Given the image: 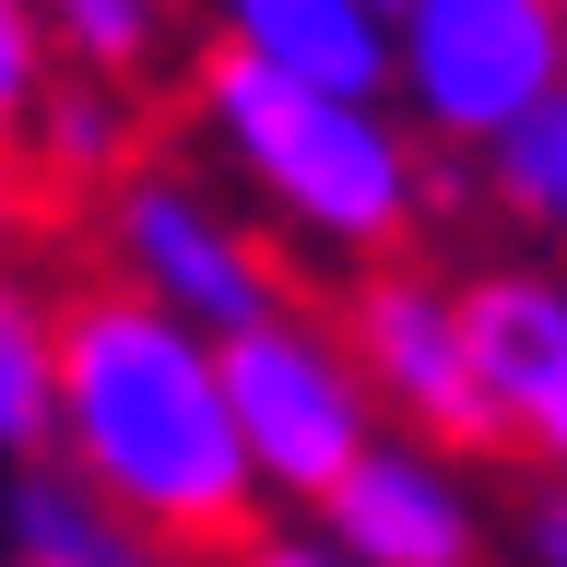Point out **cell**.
Instances as JSON below:
<instances>
[{
	"label": "cell",
	"mask_w": 567,
	"mask_h": 567,
	"mask_svg": "<svg viewBox=\"0 0 567 567\" xmlns=\"http://www.w3.org/2000/svg\"><path fill=\"white\" fill-rule=\"evenodd\" d=\"M48 461H71L142 532V556H248L272 532V496L248 473L213 331L131 296V284H106V272L60 296Z\"/></svg>",
	"instance_id": "6da1fadb"
},
{
	"label": "cell",
	"mask_w": 567,
	"mask_h": 567,
	"mask_svg": "<svg viewBox=\"0 0 567 567\" xmlns=\"http://www.w3.org/2000/svg\"><path fill=\"white\" fill-rule=\"evenodd\" d=\"M177 131L202 142V166L272 225L296 260H390L425 237L437 213V154L390 95L343 83H296L237 48H189L177 60Z\"/></svg>",
	"instance_id": "7a4b0ae2"
},
{
	"label": "cell",
	"mask_w": 567,
	"mask_h": 567,
	"mask_svg": "<svg viewBox=\"0 0 567 567\" xmlns=\"http://www.w3.org/2000/svg\"><path fill=\"white\" fill-rule=\"evenodd\" d=\"M83 213H95V272L154 296V308H177V319H202L213 343H225L237 319L296 296V248H284L237 189H213V177H189V166L131 154Z\"/></svg>",
	"instance_id": "3957f363"
},
{
	"label": "cell",
	"mask_w": 567,
	"mask_h": 567,
	"mask_svg": "<svg viewBox=\"0 0 567 567\" xmlns=\"http://www.w3.org/2000/svg\"><path fill=\"white\" fill-rule=\"evenodd\" d=\"M213 354H225V402H237L248 473H260L272 508H308V496L390 425L379 390H367V367H354V343H343V319L308 308V296L237 319Z\"/></svg>",
	"instance_id": "277c9868"
},
{
	"label": "cell",
	"mask_w": 567,
	"mask_h": 567,
	"mask_svg": "<svg viewBox=\"0 0 567 567\" xmlns=\"http://www.w3.org/2000/svg\"><path fill=\"white\" fill-rule=\"evenodd\" d=\"M567 83V0H402L390 12V106L425 154H473Z\"/></svg>",
	"instance_id": "5b68a950"
},
{
	"label": "cell",
	"mask_w": 567,
	"mask_h": 567,
	"mask_svg": "<svg viewBox=\"0 0 567 567\" xmlns=\"http://www.w3.org/2000/svg\"><path fill=\"white\" fill-rule=\"evenodd\" d=\"M296 520L343 567H485L496 556V496L473 473V450L425 437V425H379Z\"/></svg>",
	"instance_id": "8992f818"
},
{
	"label": "cell",
	"mask_w": 567,
	"mask_h": 567,
	"mask_svg": "<svg viewBox=\"0 0 567 567\" xmlns=\"http://www.w3.org/2000/svg\"><path fill=\"white\" fill-rule=\"evenodd\" d=\"M331 319H343V343H354V367H367L390 425H425L450 450H496L485 379H473V343H461V272H425L414 248L354 260V296Z\"/></svg>",
	"instance_id": "52a82bcc"
},
{
	"label": "cell",
	"mask_w": 567,
	"mask_h": 567,
	"mask_svg": "<svg viewBox=\"0 0 567 567\" xmlns=\"http://www.w3.org/2000/svg\"><path fill=\"white\" fill-rule=\"evenodd\" d=\"M461 343L485 379V425L508 461H544L567 425V272L556 260H485L461 272Z\"/></svg>",
	"instance_id": "ba28073f"
},
{
	"label": "cell",
	"mask_w": 567,
	"mask_h": 567,
	"mask_svg": "<svg viewBox=\"0 0 567 567\" xmlns=\"http://www.w3.org/2000/svg\"><path fill=\"white\" fill-rule=\"evenodd\" d=\"M189 24L237 60H272L296 83L390 95V12L379 0H189Z\"/></svg>",
	"instance_id": "9c48e42d"
},
{
	"label": "cell",
	"mask_w": 567,
	"mask_h": 567,
	"mask_svg": "<svg viewBox=\"0 0 567 567\" xmlns=\"http://www.w3.org/2000/svg\"><path fill=\"white\" fill-rule=\"evenodd\" d=\"M12 154L48 202H95L106 177L142 154V83H106V71H60L35 83V106L12 118Z\"/></svg>",
	"instance_id": "30bf717a"
},
{
	"label": "cell",
	"mask_w": 567,
	"mask_h": 567,
	"mask_svg": "<svg viewBox=\"0 0 567 567\" xmlns=\"http://www.w3.org/2000/svg\"><path fill=\"white\" fill-rule=\"evenodd\" d=\"M0 556L12 567H142V532L118 520L71 461L24 450L12 485H0Z\"/></svg>",
	"instance_id": "8fae6325"
},
{
	"label": "cell",
	"mask_w": 567,
	"mask_h": 567,
	"mask_svg": "<svg viewBox=\"0 0 567 567\" xmlns=\"http://www.w3.org/2000/svg\"><path fill=\"white\" fill-rule=\"evenodd\" d=\"M48 60L60 71H106V83H177L189 60V0H35Z\"/></svg>",
	"instance_id": "7c38bea8"
},
{
	"label": "cell",
	"mask_w": 567,
	"mask_h": 567,
	"mask_svg": "<svg viewBox=\"0 0 567 567\" xmlns=\"http://www.w3.org/2000/svg\"><path fill=\"white\" fill-rule=\"evenodd\" d=\"M461 166L485 177V213H496V225H520L532 248H567V83L544 106H520L508 131H485Z\"/></svg>",
	"instance_id": "4fadbf2b"
},
{
	"label": "cell",
	"mask_w": 567,
	"mask_h": 567,
	"mask_svg": "<svg viewBox=\"0 0 567 567\" xmlns=\"http://www.w3.org/2000/svg\"><path fill=\"white\" fill-rule=\"evenodd\" d=\"M48 402H60V284L0 260V461L48 450Z\"/></svg>",
	"instance_id": "5bb4252c"
},
{
	"label": "cell",
	"mask_w": 567,
	"mask_h": 567,
	"mask_svg": "<svg viewBox=\"0 0 567 567\" xmlns=\"http://www.w3.org/2000/svg\"><path fill=\"white\" fill-rule=\"evenodd\" d=\"M496 556L567 567V473H556V461H520V485L496 496Z\"/></svg>",
	"instance_id": "9a60e30c"
},
{
	"label": "cell",
	"mask_w": 567,
	"mask_h": 567,
	"mask_svg": "<svg viewBox=\"0 0 567 567\" xmlns=\"http://www.w3.org/2000/svg\"><path fill=\"white\" fill-rule=\"evenodd\" d=\"M35 83H48V24H35V0H0V131L35 106Z\"/></svg>",
	"instance_id": "2e32d148"
},
{
	"label": "cell",
	"mask_w": 567,
	"mask_h": 567,
	"mask_svg": "<svg viewBox=\"0 0 567 567\" xmlns=\"http://www.w3.org/2000/svg\"><path fill=\"white\" fill-rule=\"evenodd\" d=\"M35 213H48V189L24 177V154H12V131H0V260L35 248Z\"/></svg>",
	"instance_id": "e0dca14e"
},
{
	"label": "cell",
	"mask_w": 567,
	"mask_h": 567,
	"mask_svg": "<svg viewBox=\"0 0 567 567\" xmlns=\"http://www.w3.org/2000/svg\"><path fill=\"white\" fill-rule=\"evenodd\" d=\"M544 461H556V473H567V425H556V450H544Z\"/></svg>",
	"instance_id": "ac0fdd59"
},
{
	"label": "cell",
	"mask_w": 567,
	"mask_h": 567,
	"mask_svg": "<svg viewBox=\"0 0 567 567\" xmlns=\"http://www.w3.org/2000/svg\"><path fill=\"white\" fill-rule=\"evenodd\" d=\"M379 12H402V0H379Z\"/></svg>",
	"instance_id": "d6986e66"
}]
</instances>
